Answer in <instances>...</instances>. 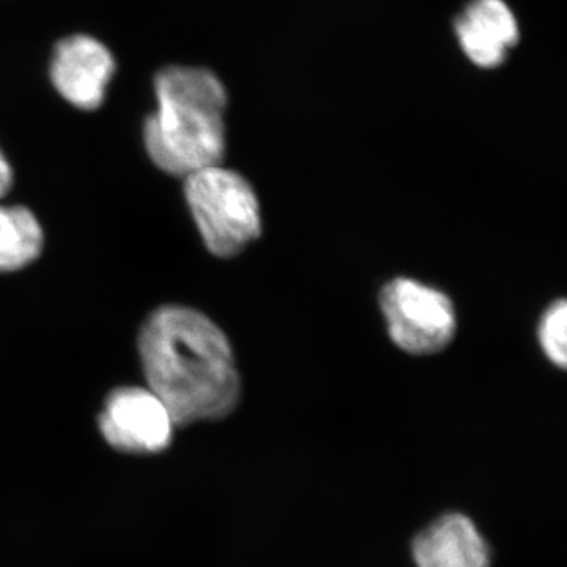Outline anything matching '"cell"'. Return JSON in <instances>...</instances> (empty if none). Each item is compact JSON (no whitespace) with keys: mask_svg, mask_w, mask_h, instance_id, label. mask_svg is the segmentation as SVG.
Here are the masks:
<instances>
[{"mask_svg":"<svg viewBox=\"0 0 567 567\" xmlns=\"http://www.w3.org/2000/svg\"><path fill=\"white\" fill-rule=\"evenodd\" d=\"M148 388L175 425L230 415L241 385L229 339L203 312L164 306L144 323L140 338Z\"/></svg>","mask_w":567,"mask_h":567,"instance_id":"6da1fadb","label":"cell"},{"mask_svg":"<svg viewBox=\"0 0 567 567\" xmlns=\"http://www.w3.org/2000/svg\"><path fill=\"white\" fill-rule=\"evenodd\" d=\"M155 93L158 110L144 125L152 162L177 177L221 164L227 93L218 76L205 69L167 66L156 74Z\"/></svg>","mask_w":567,"mask_h":567,"instance_id":"7a4b0ae2","label":"cell"},{"mask_svg":"<svg viewBox=\"0 0 567 567\" xmlns=\"http://www.w3.org/2000/svg\"><path fill=\"white\" fill-rule=\"evenodd\" d=\"M186 203L208 251L223 259L244 252L262 230L259 200L248 182L221 164L185 177Z\"/></svg>","mask_w":567,"mask_h":567,"instance_id":"3957f363","label":"cell"},{"mask_svg":"<svg viewBox=\"0 0 567 567\" xmlns=\"http://www.w3.org/2000/svg\"><path fill=\"white\" fill-rule=\"evenodd\" d=\"M388 333L410 354L442 352L456 334V311L445 293L409 278L393 279L380 293Z\"/></svg>","mask_w":567,"mask_h":567,"instance_id":"277c9868","label":"cell"},{"mask_svg":"<svg viewBox=\"0 0 567 567\" xmlns=\"http://www.w3.org/2000/svg\"><path fill=\"white\" fill-rule=\"evenodd\" d=\"M174 427L169 410L151 388L112 391L100 415L104 440L122 453H162L173 440Z\"/></svg>","mask_w":567,"mask_h":567,"instance_id":"5b68a950","label":"cell"},{"mask_svg":"<svg viewBox=\"0 0 567 567\" xmlns=\"http://www.w3.org/2000/svg\"><path fill=\"white\" fill-rule=\"evenodd\" d=\"M114 71L110 50L89 35L63 39L52 55V84L66 102L80 110L102 106Z\"/></svg>","mask_w":567,"mask_h":567,"instance_id":"8992f818","label":"cell"},{"mask_svg":"<svg viewBox=\"0 0 567 567\" xmlns=\"http://www.w3.org/2000/svg\"><path fill=\"white\" fill-rule=\"evenodd\" d=\"M416 567H491V547L475 522L464 514H445L413 540Z\"/></svg>","mask_w":567,"mask_h":567,"instance_id":"52a82bcc","label":"cell"},{"mask_svg":"<svg viewBox=\"0 0 567 567\" xmlns=\"http://www.w3.org/2000/svg\"><path fill=\"white\" fill-rule=\"evenodd\" d=\"M462 50L481 69H494L518 41L513 11L503 0H475L456 22Z\"/></svg>","mask_w":567,"mask_h":567,"instance_id":"ba28073f","label":"cell"},{"mask_svg":"<svg viewBox=\"0 0 567 567\" xmlns=\"http://www.w3.org/2000/svg\"><path fill=\"white\" fill-rule=\"evenodd\" d=\"M43 230L25 207H0V271L28 267L43 249Z\"/></svg>","mask_w":567,"mask_h":567,"instance_id":"9c48e42d","label":"cell"},{"mask_svg":"<svg viewBox=\"0 0 567 567\" xmlns=\"http://www.w3.org/2000/svg\"><path fill=\"white\" fill-rule=\"evenodd\" d=\"M539 342L548 360L558 368L567 363V305L565 300L547 309L539 324Z\"/></svg>","mask_w":567,"mask_h":567,"instance_id":"30bf717a","label":"cell"},{"mask_svg":"<svg viewBox=\"0 0 567 567\" xmlns=\"http://www.w3.org/2000/svg\"><path fill=\"white\" fill-rule=\"evenodd\" d=\"M11 182H13V173L6 156L0 152V197L6 196L10 192Z\"/></svg>","mask_w":567,"mask_h":567,"instance_id":"8fae6325","label":"cell"}]
</instances>
